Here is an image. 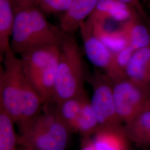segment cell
I'll return each instance as SVG.
<instances>
[{
  "label": "cell",
  "mask_w": 150,
  "mask_h": 150,
  "mask_svg": "<svg viewBox=\"0 0 150 150\" xmlns=\"http://www.w3.org/2000/svg\"><path fill=\"white\" fill-rule=\"evenodd\" d=\"M15 11L10 45L15 54L40 46H60L67 35L60 27L48 21L36 6L17 8Z\"/></svg>",
  "instance_id": "obj_1"
},
{
  "label": "cell",
  "mask_w": 150,
  "mask_h": 150,
  "mask_svg": "<svg viewBox=\"0 0 150 150\" xmlns=\"http://www.w3.org/2000/svg\"><path fill=\"white\" fill-rule=\"evenodd\" d=\"M80 49L73 33L67 34L60 45L53 101L77 96L85 91L87 80Z\"/></svg>",
  "instance_id": "obj_2"
},
{
  "label": "cell",
  "mask_w": 150,
  "mask_h": 150,
  "mask_svg": "<svg viewBox=\"0 0 150 150\" xmlns=\"http://www.w3.org/2000/svg\"><path fill=\"white\" fill-rule=\"evenodd\" d=\"M59 53L60 46L51 45L32 48L20 54L25 75L45 104L54 98Z\"/></svg>",
  "instance_id": "obj_3"
},
{
  "label": "cell",
  "mask_w": 150,
  "mask_h": 150,
  "mask_svg": "<svg viewBox=\"0 0 150 150\" xmlns=\"http://www.w3.org/2000/svg\"><path fill=\"white\" fill-rule=\"evenodd\" d=\"M44 111L18 134V146L33 150H66L72 132L54 110Z\"/></svg>",
  "instance_id": "obj_4"
},
{
  "label": "cell",
  "mask_w": 150,
  "mask_h": 150,
  "mask_svg": "<svg viewBox=\"0 0 150 150\" xmlns=\"http://www.w3.org/2000/svg\"><path fill=\"white\" fill-rule=\"evenodd\" d=\"M0 66V110L7 113L15 123L21 118L22 80L25 75L21 60L11 47L4 54Z\"/></svg>",
  "instance_id": "obj_5"
},
{
  "label": "cell",
  "mask_w": 150,
  "mask_h": 150,
  "mask_svg": "<svg viewBox=\"0 0 150 150\" xmlns=\"http://www.w3.org/2000/svg\"><path fill=\"white\" fill-rule=\"evenodd\" d=\"M113 93L116 112L123 124L150 109L149 86L126 77L113 82Z\"/></svg>",
  "instance_id": "obj_6"
},
{
  "label": "cell",
  "mask_w": 150,
  "mask_h": 150,
  "mask_svg": "<svg viewBox=\"0 0 150 150\" xmlns=\"http://www.w3.org/2000/svg\"><path fill=\"white\" fill-rule=\"evenodd\" d=\"M86 56L92 64L101 70L113 82L126 77L118 66L116 54L97 39L92 32V22L89 18L80 27Z\"/></svg>",
  "instance_id": "obj_7"
},
{
  "label": "cell",
  "mask_w": 150,
  "mask_h": 150,
  "mask_svg": "<svg viewBox=\"0 0 150 150\" xmlns=\"http://www.w3.org/2000/svg\"><path fill=\"white\" fill-rule=\"evenodd\" d=\"M87 80L91 84L93 94L90 100L93 110L101 126L123 124L118 117L113 93V82L101 70L97 69L89 75Z\"/></svg>",
  "instance_id": "obj_8"
},
{
  "label": "cell",
  "mask_w": 150,
  "mask_h": 150,
  "mask_svg": "<svg viewBox=\"0 0 150 150\" xmlns=\"http://www.w3.org/2000/svg\"><path fill=\"white\" fill-rule=\"evenodd\" d=\"M41 98L25 74L22 80L21 97V118L17 124L20 131L26 127L42 112Z\"/></svg>",
  "instance_id": "obj_9"
},
{
  "label": "cell",
  "mask_w": 150,
  "mask_h": 150,
  "mask_svg": "<svg viewBox=\"0 0 150 150\" xmlns=\"http://www.w3.org/2000/svg\"><path fill=\"white\" fill-rule=\"evenodd\" d=\"M95 150H129V140L123 124L117 126H99L91 137Z\"/></svg>",
  "instance_id": "obj_10"
},
{
  "label": "cell",
  "mask_w": 150,
  "mask_h": 150,
  "mask_svg": "<svg viewBox=\"0 0 150 150\" xmlns=\"http://www.w3.org/2000/svg\"><path fill=\"white\" fill-rule=\"evenodd\" d=\"M99 0H74L60 19L59 27L67 34L79 29L94 10Z\"/></svg>",
  "instance_id": "obj_11"
},
{
  "label": "cell",
  "mask_w": 150,
  "mask_h": 150,
  "mask_svg": "<svg viewBox=\"0 0 150 150\" xmlns=\"http://www.w3.org/2000/svg\"><path fill=\"white\" fill-rule=\"evenodd\" d=\"M134 11V8L118 0H99L88 17L103 23L108 20L123 23L129 20Z\"/></svg>",
  "instance_id": "obj_12"
},
{
  "label": "cell",
  "mask_w": 150,
  "mask_h": 150,
  "mask_svg": "<svg viewBox=\"0 0 150 150\" xmlns=\"http://www.w3.org/2000/svg\"><path fill=\"white\" fill-rule=\"evenodd\" d=\"M145 20L134 10L120 28L126 38L129 46L134 51L150 45V33L142 21Z\"/></svg>",
  "instance_id": "obj_13"
},
{
  "label": "cell",
  "mask_w": 150,
  "mask_h": 150,
  "mask_svg": "<svg viewBox=\"0 0 150 150\" xmlns=\"http://www.w3.org/2000/svg\"><path fill=\"white\" fill-rule=\"evenodd\" d=\"M125 71L127 78L150 87V45L136 50Z\"/></svg>",
  "instance_id": "obj_14"
},
{
  "label": "cell",
  "mask_w": 150,
  "mask_h": 150,
  "mask_svg": "<svg viewBox=\"0 0 150 150\" xmlns=\"http://www.w3.org/2000/svg\"><path fill=\"white\" fill-rule=\"evenodd\" d=\"M123 129L130 142L141 147L150 146V109L124 123Z\"/></svg>",
  "instance_id": "obj_15"
},
{
  "label": "cell",
  "mask_w": 150,
  "mask_h": 150,
  "mask_svg": "<svg viewBox=\"0 0 150 150\" xmlns=\"http://www.w3.org/2000/svg\"><path fill=\"white\" fill-rule=\"evenodd\" d=\"M15 11L12 0H0V54L4 59L6 51L11 47L10 38L15 22Z\"/></svg>",
  "instance_id": "obj_16"
},
{
  "label": "cell",
  "mask_w": 150,
  "mask_h": 150,
  "mask_svg": "<svg viewBox=\"0 0 150 150\" xmlns=\"http://www.w3.org/2000/svg\"><path fill=\"white\" fill-rule=\"evenodd\" d=\"M99 126L96 116L91 106L90 100L85 92L82 95L80 111L74 131L80 134L82 139L91 137Z\"/></svg>",
  "instance_id": "obj_17"
},
{
  "label": "cell",
  "mask_w": 150,
  "mask_h": 150,
  "mask_svg": "<svg viewBox=\"0 0 150 150\" xmlns=\"http://www.w3.org/2000/svg\"><path fill=\"white\" fill-rule=\"evenodd\" d=\"M88 18L92 22V32L95 36L113 52L116 54L129 46L127 40L121 29L108 30L105 28L103 23Z\"/></svg>",
  "instance_id": "obj_18"
},
{
  "label": "cell",
  "mask_w": 150,
  "mask_h": 150,
  "mask_svg": "<svg viewBox=\"0 0 150 150\" xmlns=\"http://www.w3.org/2000/svg\"><path fill=\"white\" fill-rule=\"evenodd\" d=\"M84 91L77 96L56 102L54 111L59 119L71 129L74 131L75 123L80 111Z\"/></svg>",
  "instance_id": "obj_19"
},
{
  "label": "cell",
  "mask_w": 150,
  "mask_h": 150,
  "mask_svg": "<svg viewBox=\"0 0 150 150\" xmlns=\"http://www.w3.org/2000/svg\"><path fill=\"white\" fill-rule=\"evenodd\" d=\"M15 121L5 111L0 110V150H16L18 137L15 129Z\"/></svg>",
  "instance_id": "obj_20"
},
{
  "label": "cell",
  "mask_w": 150,
  "mask_h": 150,
  "mask_svg": "<svg viewBox=\"0 0 150 150\" xmlns=\"http://www.w3.org/2000/svg\"><path fill=\"white\" fill-rule=\"evenodd\" d=\"M74 0H39L38 7L44 13H65Z\"/></svg>",
  "instance_id": "obj_21"
},
{
  "label": "cell",
  "mask_w": 150,
  "mask_h": 150,
  "mask_svg": "<svg viewBox=\"0 0 150 150\" xmlns=\"http://www.w3.org/2000/svg\"><path fill=\"white\" fill-rule=\"evenodd\" d=\"M134 51H135L133 48L128 46L126 48L116 54V60L118 66L124 71L125 70V68L129 62V60L131 59Z\"/></svg>",
  "instance_id": "obj_22"
},
{
  "label": "cell",
  "mask_w": 150,
  "mask_h": 150,
  "mask_svg": "<svg viewBox=\"0 0 150 150\" xmlns=\"http://www.w3.org/2000/svg\"><path fill=\"white\" fill-rule=\"evenodd\" d=\"M120 2L130 6L137 11L146 22L149 21V18L142 5L140 0H118Z\"/></svg>",
  "instance_id": "obj_23"
},
{
  "label": "cell",
  "mask_w": 150,
  "mask_h": 150,
  "mask_svg": "<svg viewBox=\"0 0 150 150\" xmlns=\"http://www.w3.org/2000/svg\"><path fill=\"white\" fill-rule=\"evenodd\" d=\"M15 8L26 7L28 6H38L39 0H12Z\"/></svg>",
  "instance_id": "obj_24"
},
{
  "label": "cell",
  "mask_w": 150,
  "mask_h": 150,
  "mask_svg": "<svg viewBox=\"0 0 150 150\" xmlns=\"http://www.w3.org/2000/svg\"><path fill=\"white\" fill-rule=\"evenodd\" d=\"M79 150H95L91 137L82 138Z\"/></svg>",
  "instance_id": "obj_25"
},
{
  "label": "cell",
  "mask_w": 150,
  "mask_h": 150,
  "mask_svg": "<svg viewBox=\"0 0 150 150\" xmlns=\"http://www.w3.org/2000/svg\"><path fill=\"white\" fill-rule=\"evenodd\" d=\"M16 150H33L32 149H28L27 147H23V146H20V147H18V148Z\"/></svg>",
  "instance_id": "obj_26"
},
{
  "label": "cell",
  "mask_w": 150,
  "mask_h": 150,
  "mask_svg": "<svg viewBox=\"0 0 150 150\" xmlns=\"http://www.w3.org/2000/svg\"><path fill=\"white\" fill-rule=\"evenodd\" d=\"M145 1H146V2H147V1H150V0H144Z\"/></svg>",
  "instance_id": "obj_27"
},
{
  "label": "cell",
  "mask_w": 150,
  "mask_h": 150,
  "mask_svg": "<svg viewBox=\"0 0 150 150\" xmlns=\"http://www.w3.org/2000/svg\"><path fill=\"white\" fill-rule=\"evenodd\" d=\"M145 150H147V149H145Z\"/></svg>",
  "instance_id": "obj_28"
},
{
  "label": "cell",
  "mask_w": 150,
  "mask_h": 150,
  "mask_svg": "<svg viewBox=\"0 0 150 150\" xmlns=\"http://www.w3.org/2000/svg\"><path fill=\"white\" fill-rule=\"evenodd\" d=\"M145 150V149H143V150Z\"/></svg>",
  "instance_id": "obj_29"
}]
</instances>
